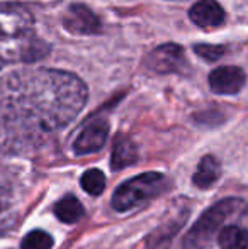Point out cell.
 I'll list each match as a JSON object with an SVG mask.
<instances>
[{
	"mask_svg": "<svg viewBox=\"0 0 248 249\" xmlns=\"http://www.w3.org/2000/svg\"><path fill=\"white\" fill-rule=\"evenodd\" d=\"M89 92L63 70L22 68L0 80V114L7 131L48 134L68 125L85 107Z\"/></svg>",
	"mask_w": 248,
	"mask_h": 249,
	"instance_id": "obj_1",
	"label": "cell"
},
{
	"mask_svg": "<svg viewBox=\"0 0 248 249\" xmlns=\"http://www.w3.org/2000/svg\"><path fill=\"white\" fill-rule=\"evenodd\" d=\"M48 50L38 37L31 10L16 2H0V70L12 63H34Z\"/></svg>",
	"mask_w": 248,
	"mask_h": 249,
	"instance_id": "obj_2",
	"label": "cell"
},
{
	"mask_svg": "<svg viewBox=\"0 0 248 249\" xmlns=\"http://www.w3.org/2000/svg\"><path fill=\"white\" fill-rule=\"evenodd\" d=\"M242 207L243 202L240 198H225L209 207L186 234L184 249H206L216 234H219V227L225 226L226 219L238 213Z\"/></svg>",
	"mask_w": 248,
	"mask_h": 249,
	"instance_id": "obj_3",
	"label": "cell"
},
{
	"mask_svg": "<svg viewBox=\"0 0 248 249\" xmlns=\"http://www.w3.org/2000/svg\"><path fill=\"white\" fill-rule=\"evenodd\" d=\"M167 188V178L162 173L148 171L124 181L117 187L113 197V207L117 212H124L150 198H155Z\"/></svg>",
	"mask_w": 248,
	"mask_h": 249,
	"instance_id": "obj_4",
	"label": "cell"
},
{
	"mask_svg": "<svg viewBox=\"0 0 248 249\" xmlns=\"http://www.w3.org/2000/svg\"><path fill=\"white\" fill-rule=\"evenodd\" d=\"M109 136V124L104 119H92L83 125L78 132L76 139L73 141V151L75 154H92L102 149Z\"/></svg>",
	"mask_w": 248,
	"mask_h": 249,
	"instance_id": "obj_5",
	"label": "cell"
},
{
	"mask_svg": "<svg viewBox=\"0 0 248 249\" xmlns=\"http://www.w3.org/2000/svg\"><path fill=\"white\" fill-rule=\"evenodd\" d=\"M63 26L68 33L80 34V36L100 33L99 17L82 3H73L66 9L65 16H63Z\"/></svg>",
	"mask_w": 248,
	"mask_h": 249,
	"instance_id": "obj_6",
	"label": "cell"
},
{
	"mask_svg": "<svg viewBox=\"0 0 248 249\" xmlns=\"http://www.w3.org/2000/svg\"><path fill=\"white\" fill-rule=\"evenodd\" d=\"M247 83V75L238 66H219L209 75V87L219 95H235L242 92Z\"/></svg>",
	"mask_w": 248,
	"mask_h": 249,
	"instance_id": "obj_7",
	"label": "cell"
},
{
	"mask_svg": "<svg viewBox=\"0 0 248 249\" xmlns=\"http://www.w3.org/2000/svg\"><path fill=\"white\" fill-rule=\"evenodd\" d=\"M187 65L184 50L177 44H163L152 51L148 66L156 73H177Z\"/></svg>",
	"mask_w": 248,
	"mask_h": 249,
	"instance_id": "obj_8",
	"label": "cell"
},
{
	"mask_svg": "<svg viewBox=\"0 0 248 249\" xmlns=\"http://www.w3.org/2000/svg\"><path fill=\"white\" fill-rule=\"evenodd\" d=\"M189 19L195 26L212 29V27H219L225 22L226 14L216 0H197L189 12Z\"/></svg>",
	"mask_w": 248,
	"mask_h": 249,
	"instance_id": "obj_9",
	"label": "cell"
},
{
	"mask_svg": "<svg viewBox=\"0 0 248 249\" xmlns=\"http://www.w3.org/2000/svg\"><path fill=\"white\" fill-rule=\"evenodd\" d=\"M221 168L214 156H204L199 163L197 170L194 173V185L199 188H209L219 180Z\"/></svg>",
	"mask_w": 248,
	"mask_h": 249,
	"instance_id": "obj_10",
	"label": "cell"
},
{
	"mask_svg": "<svg viewBox=\"0 0 248 249\" xmlns=\"http://www.w3.org/2000/svg\"><path fill=\"white\" fill-rule=\"evenodd\" d=\"M184 217H177L173 219V222H163L155 232H152V236L146 241V249H169L170 241L175 236V231L180 229L184 224Z\"/></svg>",
	"mask_w": 248,
	"mask_h": 249,
	"instance_id": "obj_11",
	"label": "cell"
},
{
	"mask_svg": "<svg viewBox=\"0 0 248 249\" xmlns=\"http://www.w3.org/2000/svg\"><path fill=\"white\" fill-rule=\"evenodd\" d=\"M136 160H138V149H136L134 142L126 138L117 139L113 149V160H111L114 170H123L129 164L136 163Z\"/></svg>",
	"mask_w": 248,
	"mask_h": 249,
	"instance_id": "obj_12",
	"label": "cell"
},
{
	"mask_svg": "<svg viewBox=\"0 0 248 249\" xmlns=\"http://www.w3.org/2000/svg\"><path fill=\"white\" fill-rule=\"evenodd\" d=\"M218 244L221 249H248V231L240 226H226L219 231Z\"/></svg>",
	"mask_w": 248,
	"mask_h": 249,
	"instance_id": "obj_13",
	"label": "cell"
},
{
	"mask_svg": "<svg viewBox=\"0 0 248 249\" xmlns=\"http://www.w3.org/2000/svg\"><path fill=\"white\" fill-rule=\"evenodd\" d=\"M55 213L57 217L65 224H75L82 219L83 215V205L80 200L73 195H66L60 202L55 205Z\"/></svg>",
	"mask_w": 248,
	"mask_h": 249,
	"instance_id": "obj_14",
	"label": "cell"
},
{
	"mask_svg": "<svg viewBox=\"0 0 248 249\" xmlns=\"http://www.w3.org/2000/svg\"><path fill=\"white\" fill-rule=\"evenodd\" d=\"M16 202V180L7 170L0 168V213Z\"/></svg>",
	"mask_w": 248,
	"mask_h": 249,
	"instance_id": "obj_15",
	"label": "cell"
},
{
	"mask_svg": "<svg viewBox=\"0 0 248 249\" xmlns=\"http://www.w3.org/2000/svg\"><path fill=\"white\" fill-rule=\"evenodd\" d=\"M82 188L92 197H97L104 192L106 188V177L100 170H89L82 175V180H80Z\"/></svg>",
	"mask_w": 248,
	"mask_h": 249,
	"instance_id": "obj_16",
	"label": "cell"
},
{
	"mask_svg": "<svg viewBox=\"0 0 248 249\" xmlns=\"http://www.w3.org/2000/svg\"><path fill=\"white\" fill-rule=\"evenodd\" d=\"M53 243V237L44 231H31L22 239L20 249H51Z\"/></svg>",
	"mask_w": 248,
	"mask_h": 249,
	"instance_id": "obj_17",
	"label": "cell"
},
{
	"mask_svg": "<svg viewBox=\"0 0 248 249\" xmlns=\"http://www.w3.org/2000/svg\"><path fill=\"white\" fill-rule=\"evenodd\" d=\"M195 54H199L201 58L208 59V61H216L219 56L223 54V48L219 46H209V44H197L194 48Z\"/></svg>",
	"mask_w": 248,
	"mask_h": 249,
	"instance_id": "obj_18",
	"label": "cell"
}]
</instances>
